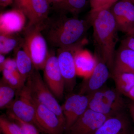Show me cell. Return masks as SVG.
Listing matches in <instances>:
<instances>
[{"mask_svg":"<svg viewBox=\"0 0 134 134\" xmlns=\"http://www.w3.org/2000/svg\"><path fill=\"white\" fill-rule=\"evenodd\" d=\"M0 130L2 134H25L22 127L7 115H1Z\"/></svg>","mask_w":134,"mask_h":134,"instance_id":"24","label":"cell"},{"mask_svg":"<svg viewBox=\"0 0 134 134\" xmlns=\"http://www.w3.org/2000/svg\"><path fill=\"white\" fill-rule=\"evenodd\" d=\"M105 0H90L91 11H97L102 9Z\"/></svg>","mask_w":134,"mask_h":134,"instance_id":"29","label":"cell"},{"mask_svg":"<svg viewBox=\"0 0 134 134\" xmlns=\"http://www.w3.org/2000/svg\"><path fill=\"white\" fill-rule=\"evenodd\" d=\"M37 126L46 134H63L65 125L58 115L34 98Z\"/></svg>","mask_w":134,"mask_h":134,"instance_id":"9","label":"cell"},{"mask_svg":"<svg viewBox=\"0 0 134 134\" xmlns=\"http://www.w3.org/2000/svg\"><path fill=\"white\" fill-rule=\"evenodd\" d=\"M14 1V0H0V5L1 7H5L10 5Z\"/></svg>","mask_w":134,"mask_h":134,"instance_id":"32","label":"cell"},{"mask_svg":"<svg viewBox=\"0 0 134 134\" xmlns=\"http://www.w3.org/2000/svg\"><path fill=\"white\" fill-rule=\"evenodd\" d=\"M4 54H0V67H2L5 62L6 58Z\"/></svg>","mask_w":134,"mask_h":134,"instance_id":"36","label":"cell"},{"mask_svg":"<svg viewBox=\"0 0 134 134\" xmlns=\"http://www.w3.org/2000/svg\"><path fill=\"white\" fill-rule=\"evenodd\" d=\"M118 31L128 34L134 27V5L128 0H120L110 9Z\"/></svg>","mask_w":134,"mask_h":134,"instance_id":"11","label":"cell"},{"mask_svg":"<svg viewBox=\"0 0 134 134\" xmlns=\"http://www.w3.org/2000/svg\"><path fill=\"white\" fill-rule=\"evenodd\" d=\"M42 29V26L25 28L23 38V44L30 54L35 69L38 70L44 69L49 54Z\"/></svg>","mask_w":134,"mask_h":134,"instance_id":"3","label":"cell"},{"mask_svg":"<svg viewBox=\"0 0 134 134\" xmlns=\"http://www.w3.org/2000/svg\"><path fill=\"white\" fill-rule=\"evenodd\" d=\"M126 96L132 99L134 102V86Z\"/></svg>","mask_w":134,"mask_h":134,"instance_id":"35","label":"cell"},{"mask_svg":"<svg viewBox=\"0 0 134 134\" xmlns=\"http://www.w3.org/2000/svg\"><path fill=\"white\" fill-rule=\"evenodd\" d=\"M8 116L22 127L25 134H43V132L35 125L31 123L24 122L15 117L10 114L7 113Z\"/></svg>","mask_w":134,"mask_h":134,"instance_id":"26","label":"cell"},{"mask_svg":"<svg viewBox=\"0 0 134 134\" xmlns=\"http://www.w3.org/2000/svg\"><path fill=\"white\" fill-rule=\"evenodd\" d=\"M129 108L130 112L134 121V103L130 104Z\"/></svg>","mask_w":134,"mask_h":134,"instance_id":"33","label":"cell"},{"mask_svg":"<svg viewBox=\"0 0 134 134\" xmlns=\"http://www.w3.org/2000/svg\"><path fill=\"white\" fill-rule=\"evenodd\" d=\"M87 0H65L58 5L53 6L54 10L59 14H72L77 17L85 7Z\"/></svg>","mask_w":134,"mask_h":134,"instance_id":"20","label":"cell"},{"mask_svg":"<svg viewBox=\"0 0 134 134\" xmlns=\"http://www.w3.org/2000/svg\"><path fill=\"white\" fill-rule=\"evenodd\" d=\"M112 74L127 72L134 74V51L120 45L115 52Z\"/></svg>","mask_w":134,"mask_h":134,"instance_id":"18","label":"cell"},{"mask_svg":"<svg viewBox=\"0 0 134 134\" xmlns=\"http://www.w3.org/2000/svg\"><path fill=\"white\" fill-rule=\"evenodd\" d=\"M116 90L121 94L126 96L134 86V74L119 72L112 74Z\"/></svg>","mask_w":134,"mask_h":134,"instance_id":"21","label":"cell"},{"mask_svg":"<svg viewBox=\"0 0 134 134\" xmlns=\"http://www.w3.org/2000/svg\"><path fill=\"white\" fill-rule=\"evenodd\" d=\"M87 43L86 39L73 45L58 48L56 55L59 67L63 77L65 89L72 91L76 83V70L75 54L77 49L83 47Z\"/></svg>","mask_w":134,"mask_h":134,"instance_id":"7","label":"cell"},{"mask_svg":"<svg viewBox=\"0 0 134 134\" xmlns=\"http://www.w3.org/2000/svg\"><path fill=\"white\" fill-rule=\"evenodd\" d=\"M30 1V0H15L17 8V9L21 10L24 12Z\"/></svg>","mask_w":134,"mask_h":134,"instance_id":"30","label":"cell"},{"mask_svg":"<svg viewBox=\"0 0 134 134\" xmlns=\"http://www.w3.org/2000/svg\"><path fill=\"white\" fill-rule=\"evenodd\" d=\"M128 1H129L130 2L132 3L134 5V0H128Z\"/></svg>","mask_w":134,"mask_h":134,"instance_id":"38","label":"cell"},{"mask_svg":"<svg viewBox=\"0 0 134 134\" xmlns=\"http://www.w3.org/2000/svg\"><path fill=\"white\" fill-rule=\"evenodd\" d=\"M26 16L21 10L16 9L0 15V34H15L24 29Z\"/></svg>","mask_w":134,"mask_h":134,"instance_id":"15","label":"cell"},{"mask_svg":"<svg viewBox=\"0 0 134 134\" xmlns=\"http://www.w3.org/2000/svg\"><path fill=\"white\" fill-rule=\"evenodd\" d=\"M121 45L134 51V35H127L121 41Z\"/></svg>","mask_w":134,"mask_h":134,"instance_id":"28","label":"cell"},{"mask_svg":"<svg viewBox=\"0 0 134 134\" xmlns=\"http://www.w3.org/2000/svg\"><path fill=\"white\" fill-rule=\"evenodd\" d=\"M90 97L78 93L68 97L61 105L65 119V132H68L73 124L88 108Z\"/></svg>","mask_w":134,"mask_h":134,"instance_id":"10","label":"cell"},{"mask_svg":"<svg viewBox=\"0 0 134 134\" xmlns=\"http://www.w3.org/2000/svg\"><path fill=\"white\" fill-rule=\"evenodd\" d=\"M98 59L83 47L77 49L75 54V62L77 76L87 78L91 74L97 66Z\"/></svg>","mask_w":134,"mask_h":134,"instance_id":"17","label":"cell"},{"mask_svg":"<svg viewBox=\"0 0 134 134\" xmlns=\"http://www.w3.org/2000/svg\"><path fill=\"white\" fill-rule=\"evenodd\" d=\"M4 69L7 70L15 74H20L18 70L16 62L15 59L8 58L6 59L2 66L0 67L1 72Z\"/></svg>","mask_w":134,"mask_h":134,"instance_id":"27","label":"cell"},{"mask_svg":"<svg viewBox=\"0 0 134 134\" xmlns=\"http://www.w3.org/2000/svg\"><path fill=\"white\" fill-rule=\"evenodd\" d=\"M50 5L52 4L53 6L58 5L64 1L65 0H47Z\"/></svg>","mask_w":134,"mask_h":134,"instance_id":"34","label":"cell"},{"mask_svg":"<svg viewBox=\"0 0 134 134\" xmlns=\"http://www.w3.org/2000/svg\"><path fill=\"white\" fill-rule=\"evenodd\" d=\"M109 70L106 64L99 59L91 74L84 79L79 93L90 96L103 88L110 76Z\"/></svg>","mask_w":134,"mask_h":134,"instance_id":"13","label":"cell"},{"mask_svg":"<svg viewBox=\"0 0 134 134\" xmlns=\"http://www.w3.org/2000/svg\"><path fill=\"white\" fill-rule=\"evenodd\" d=\"M91 26L88 18L84 20L77 17H68L66 14H59L55 17L48 18L43 25L42 32L50 45L59 48L86 39L85 36Z\"/></svg>","mask_w":134,"mask_h":134,"instance_id":"1","label":"cell"},{"mask_svg":"<svg viewBox=\"0 0 134 134\" xmlns=\"http://www.w3.org/2000/svg\"><path fill=\"white\" fill-rule=\"evenodd\" d=\"M15 50V59L18 70L22 79L26 82L35 69L33 62L30 54L23 44V42Z\"/></svg>","mask_w":134,"mask_h":134,"instance_id":"19","label":"cell"},{"mask_svg":"<svg viewBox=\"0 0 134 134\" xmlns=\"http://www.w3.org/2000/svg\"><path fill=\"white\" fill-rule=\"evenodd\" d=\"M129 123L122 112L108 118L91 134H128Z\"/></svg>","mask_w":134,"mask_h":134,"instance_id":"16","label":"cell"},{"mask_svg":"<svg viewBox=\"0 0 134 134\" xmlns=\"http://www.w3.org/2000/svg\"><path fill=\"white\" fill-rule=\"evenodd\" d=\"M16 90L2 79L0 82V108H8L15 97Z\"/></svg>","mask_w":134,"mask_h":134,"instance_id":"23","label":"cell"},{"mask_svg":"<svg viewBox=\"0 0 134 134\" xmlns=\"http://www.w3.org/2000/svg\"><path fill=\"white\" fill-rule=\"evenodd\" d=\"M119 1L120 0H105L104 4L102 9H110L113 5Z\"/></svg>","mask_w":134,"mask_h":134,"instance_id":"31","label":"cell"},{"mask_svg":"<svg viewBox=\"0 0 134 134\" xmlns=\"http://www.w3.org/2000/svg\"><path fill=\"white\" fill-rule=\"evenodd\" d=\"M15 34H0V54H7L23 42Z\"/></svg>","mask_w":134,"mask_h":134,"instance_id":"22","label":"cell"},{"mask_svg":"<svg viewBox=\"0 0 134 134\" xmlns=\"http://www.w3.org/2000/svg\"><path fill=\"white\" fill-rule=\"evenodd\" d=\"M8 109L7 113L24 122L37 126L36 104L27 81L24 86L16 90L15 98Z\"/></svg>","mask_w":134,"mask_h":134,"instance_id":"5","label":"cell"},{"mask_svg":"<svg viewBox=\"0 0 134 134\" xmlns=\"http://www.w3.org/2000/svg\"><path fill=\"white\" fill-rule=\"evenodd\" d=\"M127 35H134V27L131 32Z\"/></svg>","mask_w":134,"mask_h":134,"instance_id":"37","label":"cell"},{"mask_svg":"<svg viewBox=\"0 0 134 134\" xmlns=\"http://www.w3.org/2000/svg\"><path fill=\"white\" fill-rule=\"evenodd\" d=\"M2 72V79L16 90L21 88L26 83L23 80L20 74H15L6 69L3 70Z\"/></svg>","mask_w":134,"mask_h":134,"instance_id":"25","label":"cell"},{"mask_svg":"<svg viewBox=\"0 0 134 134\" xmlns=\"http://www.w3.org/2000/svg\"><path fill=\"white\" fill-rule=\"evenodd\" d=\"M116 90L103 87L90 97L88 108L108 116L122 112L125 102Z\"/></svg>","mask_w":134,"mask_h":134,"instance_id":"4","label":"cell"},{"mask_svg":"<svg viewBox=\"0 0 134 134\" xmlns=\"http://www.w3.org/2000/svg\"><path fill=\"white\" fill-rule=\"evenodd\" d=\"M26 81L29 82L34 98L56 114L65 125V118L61 105L43 81L39 70L35 69Z\"/></svg>","mask_w":134,"mask_h":134,"instance_id":"6","label":"cell"},{"mask_svg":"<svg viewBox=\"0 0 134 134\" xmlns=\"http://www.w3.org/2000/svg\"><path fill=\"white\" fill-rule=\"evenodd\" d=\"M110 117L88 108L73 124L67 133L91 134Z\"/></svg>","mask_w":134,"mask_h":134,"instance_id":"12","label":"cell"},{"mask_svg":"<svg viewBox=\"0 0 134 134\" xmlns=\"http://www.w3.org/2000/svg\"><path fill=\"white\" fill-rule=\"evenodd\" d=\"M43 70L45 82L48 88L57 99H62L65 89V81L59 67L57 55L53 51L49 52Z\"/></svg>","mask_w":134,"mask_h":134,"instance_id":"8","label":"cell"},{"mask_svg":"<svg viewBox=\"0 0 134 134\" xmlns=\"http://www.w3.org/2000/svg\"><path fill=\"white\" fill-rule=\"evenodd\" d=\"M99 59L112 71L118 40L116 24L110 9L90 11L88 18Z\"/></svg>","mask_w":134,"mask_h":134,"instance_id":"2","label":"cell"},{"mask_svg":"<svg viewBox=\"0 0 134 134\" xmlns=\"http://www.w3.org/2000/svg\"><path fill=\"white\" fill-rule=\"evenodd\" d=\"M50 5L47 0H30L24 12L29 19L25 28L42 26L49 17Z\"/></svg>","mask_w":134,"mask_h":134,"instance_id":"14","label":"cell"}]
</instances>
